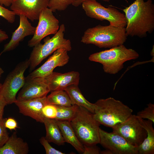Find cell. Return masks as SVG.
<instances>
[{
    "instance_id": "cell-1",
    "label": "cell",
    "mask_w": 154,
    "mask_h": 154,
    "mask_svg": "<svg viewBox=\"0 0 154 154\" xmlns=\"http://www.w3.org/2000/svg\"><path fill=\"white\" fill-rule=\"evenodd\" d=\"M127 36L146 37L154 29V5L152 0H135L123 10Z\"/></svg>"
},
{
    "instance_id": "cell-2",
    "label": "cell",
    "mask_w": 154,
    "mask_h": 154,
    "mask_svg": "<svg viewBox=\"0 0 154 154\" xmlns=\"http://www.w3.org/2000/svg\"><path fill=\"white\" fill-rule=\"evenodd\" d=\"M94 114L100 124L112 128L125 120L132 114L133 110L121 101L112 97L98 100Z\"/></svg>"
},
{
    "instance_id": "cell-3",
    "label": "cell",
    "mask_w": 154,
    "mask_h": 154,
    "mask_svg": "<svg viewBox=\"0 0 154 154\" xmlns=\"http://www.w3.org/2000/svg\"><path fill=\"white\" fill-rule=\"evenodd\" d=\"M127 36L125 28L116 27L110 25H99L87 29L81 41L85 44L94 45L100 48H111L123 44Z\"/></svg>"
},
{
    "instance_id": "cell-4",
    "label": "cell",
    "mask_w": 154,
    "mask_h": 154,
    "mask_svg": "<svg viewBox=\"0 0 154 154\" xmlns=\"http://www.w3.org/2000/svg\"><path fill=\"white\" fill-rule=\"evenodd\" d=\"M139 57V54L135 50L127 48L122 44L92 54L88 59L102 64L105 73L115 74L123 68L125 62L137 59Z\"/></svg>"
},
{
    "instance_id": "cell-5",
    "label": "cell",
    "mask_w": 154,
    "mask_h": 154,
    "mask_svg": "<svg viewBox=\"0 0 154 154\" xmlns=\"http://www.w3.org/2000/svg\"><path fill=\"white\" fill-rule=\"evenodd\" d=\"M70 123L78 139L84 145L92 146L99 143L100 124L93 114L85 108L78 106Z\"/></svg>"
},
{
    "instance_id": "cell-6",
    "label": "cell",
    "mask_w": 154,
    "mask_h": 154,
    "mask_svg": "<svg viewBox=\"0 0 154 154\" xmlns=\"http://www.w3.org/2000/svg\"><path fill=\"white\" fill-rule=\"evenodd\" d=\"M65 30L64 24H62L53 37H46L44 39L43 44L40 43L34 46L29 59L30 71L33 70L43 60L57 49L64 47L68 51L72 50L70 40L64 38Z\"/></svg>"
},
{
    "instance_id": "cell-7",
    "label": "cell",
    "mask_w": 154,
    "mask_h": 154,
    "mask_svg": "<svg viewBox=\"0 0 154 154\" xmlns=\"http://www.w3.org/2000/svg\"><path fill=\"white\" fill-rule=\"evenodd\" d=\"M82 7L88 17L97 20L108 21L110 25L123 28L126 26L125 14L113 7H105L96 0H88L82 4Z\"/></svg>"
},
{
    "instance_id": "cell-8",
    "label": "cell",
    "mask_w": 154,
    "mask_h": 154,
    "mask_svg": "<svg viewBox=\"0 0 154 154\" xmlns=\"http://www.w3.org/2000/svg\"><path fill=\"white\" fill-rule=\"evenodd\" d=\"M29 65V59L21 62L8 74L2 84L0 95L7 104L14 103L16 101L17 94L25 83L24 73Z\"/></svg>"
},
{
    "instance_id": "cell-9",
    "label": "cell",
    "mask_w": 154,
    "mask_h": 154,
    "mask_svg": "<svg viewBox=\"0 0 154 154\" xmlns=\"http://www.w3.org/2000/svg\"><path fill=\"white\" fill-rule=\"evenodd\" d=\"M113 131L123 137L131 145L138 147L147 136L136 115L132 114L123 122L112 128Z\"/></svg>"
},
{
    "instance_id": "cell-10",
    "label": "cell",
    "mask_w": 154,
    "mask_h": 154,
    "mask_svg": "<svg viewBox=\"0 0 154 154\" xmlns=\"http://www.w3.org/2000/svg\"><path fill=\"white\" fill-rule=\"evenodd\" d=\"M53 12L48 7L41 12L34 34L28 42L29 46L34 47L40 43L42 39L47 36L55 35L57 33L60 27L59 22L54 16Z\"/></svg>"
},
{
    "instance_id": "cell-11",
    "label": "cell",
    "mask_w": 154,
    "mask_h": 154,
    "mask_svg": "<svg viewBox=\"0 0 154 154\" xmlns=\"http://www.w3.org/2000/svg\"><path fill=\"white\" fill-rule=\"evenodd\" d=\"M99 143L113 154H139L138 147L134 146L117 133L108 132L99 128Z\"/></svg>"
},
{
    "instance_id": "cell-12",
    "label": "cell",
    "mask_w": 154,
    "mask_h": 154,
    "mask_svg": "<svg viewBox=\"0 0 154 154\" xmlns=\"http://www.w3.org/2000/svg\"><path fill=\"white\" fill-rule=\"evenodd\" d=\"M50 0H13L10 9L16 15L25 16L32 21L38 19L41 12L48 7Z\"/></svg>"
},
{
    "instance_id": "cell-13",
    "label": "cell",
    "mask_w": 154,
    "mask_h": 154,
    "mask_svg": "<svg viewBox=\"0 0 154 154\" xmlns=\"http://www.w3.org/2000/svg\"><path fill=\"white\" fill-rule=\"evenodd\" d=\"M68 52V50L64 47L57 49L45 62L31 72L26 78L32 79L43 77L52 73L57 67L64 66L69 60Z\"/></svg>"
},
{
    "instance_id": "cell-14",
    "label": "cell",
    "mask_w": 154,
    "mask_h": 154,
    "mask_svg": "<svg viewBox=\"0 0 154 154\" xmlns=\"http://www.w3.org/2000/svg\"><path fill=\"white\" fill-rule=\"evenodd\" d=\"M79 72L72 71L64 73L53 72L48 75L35 78L46 84L50 92L63 90L72 85H78L80 79Z\"/></svg>"
},
{
    "instance_id": "cell-15",
    "label": "cell",
    "mask_w": 154,
    "mask_h": 154,
    "mask_svg": "<svg viewBox=\"0 0 154 154\" xmlns=\"http://www.w3.org/2000/svg\"><path fill=\"white\" fill-rule=\"evenodd\" d=\"M14 103L18 107L20 113L43 123L45 117L42 110L45 106L48 104L46 96L26 100H17Z\"/></svg>"
},
{
    "instance_id": "cell-16",
    "label": "cell",
    "mask_w": 154,
    "mask_h": 154,
    "mask_svg": "<svg viewBox=\"0 0 154 154\" xmlns=\"http://www.w3.org/2000/svg\"><path fill=\"white\" fill-rule=\"evenodd\" d=\"M50 92L48 86L36 78H25L24 84L19 92L17 100H28L46 96Z\"/></svg>"
},
{
    "instance_id": "cell-17",
    "label": "cell",
    "mask_w": 154,
    "mask_h": 154,
    "mask_svg": "<svg viewBox=\"0 0 154 154\" xmlns=\"http://www.w3.org/2000/svg\"><path fill=\"white\" fill-rule=\"evenodd\" d=\"M19 16V26L13 33L9 41L5 45L3 50L0 53V56L3 53L14 49L26 37L34 34L36 27L32 26L25 16L21 15Z\"/></svg>"
},
{
    "instance_id": "cell-18",
    "label": "cell",
    "mask_w": 154,
    "mask_h": 154,
    "mask_svg": "<svg viewBox=\"0 0 154 154\" xmlns=\"http://www.w3.org/2000/svg\"><path fill=\"white\" fill-rule=\"evenodd\" d=\"M29 151L28 143L18 137L15 132L0 148V154H27Z\"/></svg>"
},
{
    "instance_id": "cell-19",
    "label": "cell",
    "mask_w": 154,
    "mask_h": 154,
    "mask_svg": "<svg viewBox=\"0 0 154 154\" xmlns=\"http://www.w3.org/2000/svg\"><path fill=\"white\" fill-rule=\"evenodd\" d=\"M55 120L60 129L65 142L70 144L78 152L83 154V145L77 137L70 121Z\"/></svg>"
},
{
    "instance_id": "cell-20",
    "label": "cell",
    "mask_w": 154,
    "mask_h": 154,
    "mask_svg": "<svg viewBox=\"0 0 154 154\" xmlns=\"http://www.w3.org/2000/svg\"><path fill=\"white\" fill-rule=\"evenodd\" d=\"M142 127L147 132V136L142 143L138 147L139 154H154V129L153 122L149 120L138 117Z\"/></svg>"
},
{
    "instance_id": "cell-21",
    "label": "cell",
    "mask_w": 154,
    "mask_h": 154,
    "mask_svg": "<svg viewBox=\"0 0 154 154\" xmlns=\"http://www.w3.org/2000/svg\"><path fill=\"white\" fill-rule=\"evenodd\" d=\"M78 85H72L65 88L64 90L69 96L72 105L84 107L94 114L96 105L86 100L82 94Z\"/></svg>"
},
{
    "instance_id": "cell-22",
    "label": "cell",
    "mask_w": 154,
    "mask_h": 154,
    "mask_svg": "<svg viewBox=\"0 0 154 154\" xmlns=\"http://www.w3.org/2000/svg\"><path fill=\"white\" fill-rule=\"evenodd\" d=\"M43 123L46 130L45 138L47 141L59 146L63 145L65 142L55 120L45 117Z\"/></svg>"
},
{
    "instance_id": "cell-23",
    "label": "cell",
    "mask_w": 154,
    "mask_h": 154,
    "mask_svg": "<svg viewBox=\"0 0 154 154\" xmlns=\"http://www.w3.org/2000/svg\"><path fill=\"white\" fill-rule=\"evenodd\" d=\"M47 98L49 104L62 106H70L73 105L68 94L63 90L51 92Z\"/></svg>"
},
{
    "instance_id": "cell-24",
    "label": "cell",
    "mask_w": 154,
    "mask_h": 154,
    "mask_svg": "<svg viewBox=\"0 0 154 154\" xmlns=\"http://www.w3.org/2000/svg\"><path fill=\"white\" fill-rule=\"evenodd\" d=\"M55 106L57 108V112L54 119L69 121L74 117L78 107V106L76 104L70 106Z\"/></svg>"
},
{
    "instance_id": "cell-25",
    "label": "cell",
    "mask_w": 154,
    "mask_h": 154,
    "mask_svg": "<svg viewBox=\"0 0 154 154\" xmlns=\"http://www.w3.org/2000/svg\"><path fill=\"white\" fill-rule=\"evenodd\" d=\"M73 0H50L48 7L53 12L63 11L66 9Z\"/></svg>"
},
{
    "instance_id": "cell-26",
    "label": "cell",
    "mask_w": 154,
    "mask_h": 154,
    "mask_svg": "<svg viewBox=\"0 0 154 154\" xmlns=\"http://www.w3.org/2000/svg\"><path fill=\"white\" fill-rule=\"evenodd\" d=\"M144 109L138 112L136 115L139 118L147 119L154 123V104L149 103Z\"/></svg>"
},
{
    "instance_id": "cell-27",
    "label": "cell",
    "mask_w": 154,
    "mask_h": 154,
    "mask_svg": "<svg viewBox=\"0 0 154 154\" xmlns=\"http://www.w3.org/2000/svg\"><path fill=\"white\" fill-rule=\"evenodd\" d=\"M42 111L45 117L52 119H55L57 112V108L55 106L47 104L43 108Z\"/></svg>"
},
{
    "instance_id": "cell-28",
    "label": "cell",
    "mask_w": 154,
    "mask_h": 154,
    "mask_svg": "<svg viewBox=\"0 0 154 154\" xmlns=\"http://www.w3.org/2000/svg\"><path fill=\"white\" fill-rule=\"evenodd\" d=\"M7 118H3L0 120V148L2 147L8 140L9 133L5 125Z\"/></svg>"
},
{
    "instance_id": "cell-29",
    "label": "cell",
    "mask_w": 154,
    "mask_h": 154,
    "mask_svg": "<svg viewBox=\"0 0 154 154\" xmlns=\"http://www.w3.org/2000/svg\"><path fill=\"white\" fill-rule=\"evenodd\" d=\"M16 15L14 11L10 10L0 5V16L4 18L10 23H13Z\"/></svg>"
},
{
    "instance_id": "cell-30",
    "label": "cell",
    "mask_w": 154,
    "mask_h": 154,
    "mask_svg": "<svg viewBox=\"0 0 154 154\" xmlns=\"http://www.w3.org/2000/svg\"><path fill=\"white\" fill-rule=\"evenodd\" d=\"M39 141L41 144L44 148L46 154H65L53 147L46 139L45 137H41L39 139Z\"/></svg>"
},
{
    "instance_id": "cell-31",
    "label": "cell",
    "mask_w": 154,
    "mask_h": 154,
    "mask_svg": "<svg viewBox=\"0 0 154 154\" xmlns=\"http://www.w3.org/2000/svg\"><path fill=\"white\" fill-rule=\"evenodd\" d=\"M84 151L83 154H99L100 150L96 145L92 146L84 145Z\"/></svg>"
},
{
    "instance_id": "cell-32",
    "label": "cell",
    "mask_w": 154,
    "mask_h": 154,
    "mask_svg": "<svg viewBox=\"0 0 154 154\" xmlns=\"http://www.w3.org/2000/svg\"><path fill=\"white\" fill-rule=\"evenodd\" d=\"M5 125L6 128L8 129L11 130H15L16 128H18L16 121L14 118L11 117L6 119Z\"/></svg>"
},
{
    "instance_id": "cell-33",
    "label": "cell",
    "mask_w": 154,
    "mask_h": 154,
    "mask_svg": "<svg viewBox=\"0 0 154 154\" xmlns=\"http://www.w3.org/2000/svg\"><path fill=\"white\" fill-rule=\"evenodd\" d=\"M7 105V104L4 98L0 95V120L3 118L4 109Z\"/></svg>"
},
{
    "instance_id": "cell-34",
    "label": "cell",
    "mask_w": 154,
    "mask_h": 154,
    "mask_svg": "<svg viewBox=\"0 0 154 154\" xmlns=\"http://www.w3.org/2000/svg\"><path fill=\"white\" fill-rule=\"evenodd\" d=\"M88 0H73L72 5L75 7H78L81 5L84 1ZM104 1L108 2L111 0H102Z\"/></svg>"
},
{
    "instance_id": "cell-35",
    "label": "cell",
    "mask_w": 154,
    "mask_h": 154,
    "mask_svg": "<svg viewBox=\"0 0 154 154\" xmlns=\"http://www.w3.org/2000/svg\"><path fill=\"white\" fill-rule=\"evenodd\" d=\"M9 38L8 35L6 33L0 29V43Z\"/></svg>"
},
{
    "instance_id": "cell-36",
    "label": "cell",
    "mask_w": 154,
    "mask_h": 154,
    "mask_svg": "<svg viewBox=\"0 0 154 154\" xmlns=\"http://www.w3.org/2000/svg\"><path fill=\"white\" fill-rule=\"evenodd\" d=\"M13 0H0V5H4L6 7H9L11 4Z\"/></svg>"
},
{
    "instance_id": "cell-37",
    "label": "cell",
    "mask_w": 154,
    "mask_h": 154,
    "mask_svg": "<svg viewBox=\"0 0 154 154\" xmlns=\"http://www.w3.org/2000/svg\"><path fill=\"white\" fill-rule=\"evenodd\" d=\"M100 154H113L112 153L110 150L106 149L105 150L100 151Z\"/></svg>"
},
{
    "instance_id": "cell-38",
    "label": "cell",
    "mask_w": 154,
    "mask_h": 154,
    "mask_svg": "<svg viewBox=\"0 0 154 154\" xmlns=\"http://www.w3.org/2000/svg\"><path fill=\"white\" fill-rule=\"evenodd\" d=\"M150 54L151 56H152L153 57H154V45H153V46L152 49L151 51L150 52Z\"/></svg>"
},
{
    "instance_id": "cell-39",
    "label": "cell",
    "mask_w": 154,
    "mask_h": 154,
    "mask_svg": "<svg viewBox=\"0 0 154 154\" xmlns=\"http://www.w3.org/2000/svg\"><path fill=\"white\" fill-rule=\"evenodd\" d=\"M4 71L3 69L0 67V78L2 74L4 73Z\"/></svg>"
},
{
    "instance_id": "cell-40",
    "label": "cell",
    "mask_w": 154,
    "mask_h": 154,
    "mask_svg": "<svg viewBox=\"0 0 154 154\" xmlns=\"http://www.w3.org/2000/svg\"><path fill=\"white\" fill-rule=\"evenodd\" d=\"M2 86V84H1L0 82V90H1V86Z\"/></svg>"
}]
</instances>
